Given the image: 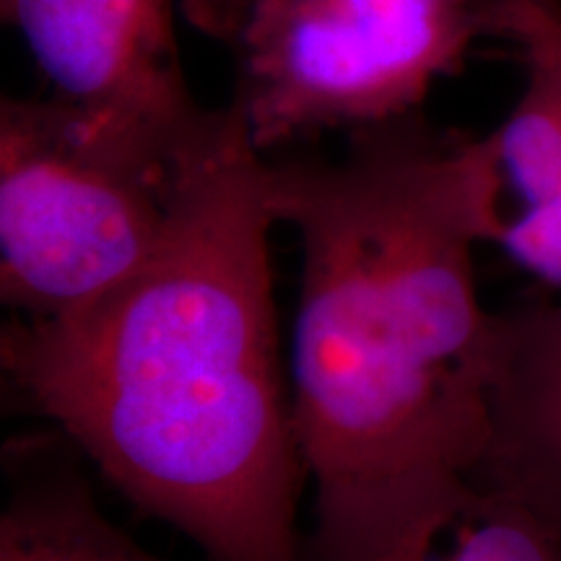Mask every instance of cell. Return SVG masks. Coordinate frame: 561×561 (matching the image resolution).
<instances>
[{
    "label": "cell",
    "instance_id": "6da1fadb",
    "mask_svg": "<svg viewBox=\"0 0 561 561\" xmlns=\"http://www.w3.org/2000/svg\"><path fill=\"white\" fill-rule=\"evenodd\" d=\"M268 187L301 248L291 392L320 557L411 525L479 468L494 314L473 250L500 237L504 180L494 136L413 112L351 133L341 159L268 161Z\"/></svg>",
    "mask_w": 561,
    "mask_h": 561
},
{
    "label": "cell",
    "instance_id": "7a4b0ae2",
    "mask_svg": "<svg viewBox=\"0 0 561 561\" xmlns=\"http://www.w3.org/2000/svg\"><path fill=\"white\" fill-rule=\"evenodd\" d=\"M268 161L234 107L187 146L149 263L0 335L11 388L208 561H305L301 458L273 307Z\"/></svg>",
    "mask_w": 561,
    "mask_h": 561
},
{
    "label": "cell",
    "instance_id": "3957f363",
    "mask_svg": "<svg viewBox=\"0 0 561 561\" xmlns=\"http://www.w3.org/2000/svg\"><path fill=\"white\" fill-rule=\"evenodd\" d=\"M227 47L231 107L257 151L421 112L486 34L483 0H182Z\"/></svg>",
    "mask_w": 561,
    "mask_h": 561
},
{
    "label": "cell",
    "instance_id": "277c9868",
    "mask_svg": "<svg viewBox=\"0 0 561 561\" xmlns=\"http://www.w3.org/2000/svg\"><path fill=\"white\" fill-rule=\"evenodd\" d=\"M187 146L164 149L58 96H3L5 305L21 318H58L144 268L164 237Z\"/></svg>",
    "mask_w": 561,
    "mask_h": 561
},
{
    "label": "cell",
    "instance_id": "5b68a950",
    "mask_svg": "<svg viewBox=\"0 0 561 561\" xmlns=\"http://www.w3.org/2000/svg\"><path fill=\"white\" fill-rule=\"evenodd\" d=\"M174 9L178 0H0L53 96L180 151L214 110L187 87Z\"/></svg>",
    "mask_w": 561,
    "mask_h": 561
},
{
    "label": "cell",
    "instance_id": "8992f818",
    "mask_svg": "<svg viewBox=\"0 0 561 561\" xmlns=\"http://www.w3.org/2000/svg\"><path fill=\"white\" fill-rule=\"evenodd\" d=\"M473 479L561 525V301L494 314L489 437Z\"/></svg>",
    "mask_w": 561,
    "mask_h": 561
},
{
    "label": "cell",
    "instance_id": "52a82bcc",
    "mask_svg": "<svg viewBox=\"0 0 561 561\" xmlns=\"http://www.w3.org/2000/svg\"><path fill=\"white\" fill-rule=\"evenodd\" d=\"M60 437L37 434L5 447L0 561H161L107 520L73 445Z\"/></svg>",
    "mask_w": 561,
    "mask_h": 561
},
{
    "label": "cell",
    "instance_id": "ba28073f",
    "mask_svg": "<svg viewBox=\"0 0 561 561\" xmlns=\"http://www.w3.org/2000/svg\"><path fill=\"white\" fill-rule=\"evenodd\" d=\"M305 561H561V525L471 479L453 500L390 536Z\"/></svg>",
    "mask_w": 561,
    "mask_h": 561
},
{
    "label": "cell",
    "instance_id": "9c48e42d",
    "mask_svg": "<svg viewBox=\"0 0 561 561\" xmlns=\"http://www.w3.org/2000/svg\"><path fill=\"white\" fill-rule=\"evenodd\" d=\"M496 242L525 271L561 289V191L517 214H504Z\"/></svg>",
    "mask_w": 561,
    "mask_h": 561
},
{
    "label": "cell",
    "instance_id": "30bf717a",
    "mask_svg": "<svg viewBox=\"0 0 561 561\" xmlns=\"http://www.w3.org/2000/svg\"><path fill=\"white\" fill-rule=\"evenodd\" d=\"M551 19H553V26H557V32L561 37V0H551Z\"/></svg>",
    "mask_w": 561,
    "mask_h": 561
}]
</instances>
